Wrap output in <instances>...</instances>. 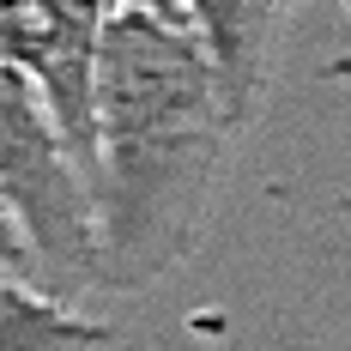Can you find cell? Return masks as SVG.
Wrapping results in <instances>:
<instances>
[{"label":"cell","instance_id":"1","mask_svg":"<svg viewBox=\"0 0 351 351\" xmlns=\"http://www.w3.org/2000/svg\"><path fill=\"white\" fill-rule=\"evenodd\" d=\"M248 128L194 25L115 0L97 55L91 170L109 297L152 291L200 248Z\"/></svg>","mask_w":351,"mask_h":351},{"label":"cell","instance_id":"2","mask_svg":"<svg viewBox=\"0 0 351 351\" xmlns=\"http://www.w3.org/2000/svg\"><path fill=\"white\" fill-rule=\"evenodd\" d=\"M0 200L31 243V273L43 291L85 303L104 291L97 194L73 158L49 97L25 67L0 55Z\"/></svg>","mask_w":351,"mask_h":351},{"label":"cell","instance_id":"3","mask_svg":"<svg viewBox=\"0 0 351 351\" xmlns=\"http://www.w3.org/2000/svg\"><path fill=\"white\" fill-rule=\"evenodd\" d=\"M176 6L194 25V36L206 43V55L218 61L237 109L254 121L261 97H267V79H273L279 25L291 12V0H176Z\"/></svg>","mask_w":351,"mask_h":351},{"label":"cell","instance_id":"4","mask_svg":"<svg viewBox=\"0 0 351 351\" xmlns=\"http://www.w3.org/2000/svg\"><path fill=\"white\" fill-rule=\"evenodd\" d=\"M109 327L0 261V351H104Z\"/></svg>","mask_w":351,"mask_h":351},{"label":"cell","instance_id":"5","mask_svg":"<svg viewBox=\"0 0 351 351\" xmlns=\"http://www.w3.org/2000/svg\"><path fill=\"white\" fill-rule=\"evenodd\" d=\"M0 261H12V267H25V273H31V243H25L19 218L6 212V200H0ZM31 279H36V273H31Z\"/></svg>","mask_w":351,"mask_h":351},{"label":"cell","instance_id":"6","mask_svg":"<svg viewBox=\"0 0 351 351\" xmlns=\"http://www.w3.org/2000/svg\"><path fill=\"white\" fill-rule=\"evenodd\" d=\"M128 6H152V12H170V19H182V6H176V0H128ZM182 25H188V19H182Z\"/></svg>","mask_w":351,"mask_h":351},{"label":"cell","instance_id":"7","mask_svg":"<svg viewBox=\"0 0 351 351\" xmlns=\"http://www.w3.org/2000/svg\"><path fill=\"white\" fill-rule=\"evenodd\" d=\"M291 6H303V0H291Z\"/></svg>","mask_w":351,"mask_h":351}]
</instances>
